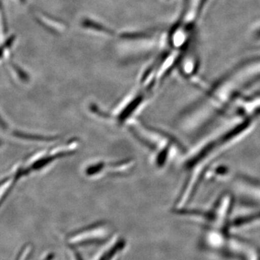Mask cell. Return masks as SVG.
Wrapping results in <instances>:
<instances>
[{
  "mask_svg": "<svg viewBox=\"0 0 260 260\" xmlns=\"http://www.w3.org/2000/svg\"><path fill=\"white\" fill-rule=\"evenodd\" d=\"M259 81L260 56L242 61L181 114L178 119L179 130L189 135L204 129L232 108L244 91Z\"/></svg>",
  "mask_w": 260,
  "mask_h": 260,
  "instance_id": "1",
  "label": "cell"
},
{
  "mask_svg": "<svg viewBox=\"0 0 260 260\" xmlns=\"http://www.w3.org/2000/svg\"><path fill=\"white\" fill-rule=\"evenodd\" d=\"M78 143L76 140L68 141L62 145L47 149L45 151L34 153L25 158L8 174L2 181V203L6 199L17 183L23 178L29 177L47 169L56 160H60L76 152Z\"/></svg>",
  "mask_w": 260,
  "mask_h": 260,
  "instance_id": "2",
  "label": "cell"
},
{
  "mask_svg": "<svg viewBox=\"0 0 260 260\" xmlns=\"http://www.w3.org/2000/svg\"><path fill=\"white\" fill-rule=\"evenodd\" d=\"M207 2L208 0H185L179 21L172 30L182 37L191 38Z\"/></svg>",
  "mask_w": 260,
  "mask_h": 260,
  "instance_id": "3",
  "label": "cell"
},
{
  "mask_svg": "<svg viewBox=\"0 0 260 260\" xmlns=\"http://www.w3.org/2000/svg\"><path fill=\"white\" fill-rule=\"evenodd\" d=\"M150 93L151 91L145 88L137 92L119 107L114 115L108 116V117L112 119L119 125L122 126L126 124L127 121L134 117L136 113L139 112L140 109L150 97L149 94Z\"/></svg>",
  "mask_w": 260,
  "mask_h": 260,
  "instance_id": "4",
  "label": "cell"
},
{
  "mask_svg": "<svg viewBox=\"0 0 260 260\" xmlns=\"http://www.w3.org/2000/svg\"><path fill=\"white\" fill-rule=\"evenodd\" d=\"M232 184L240 194L260 202V181L249 177H237L233 179Z\"/></svg>",
  "mask_w": 260,
  "mask_h": 260,
  "instance_id": "5",
  "label": "cell"
},
{
  "mask_svg": "<svg viewBox=\"0 0 260 260\" xmlns=\"http://www.w3.org/2000/svg\"><path fill=\"white\" fill-rule=\"evenodd\" d=\"M196 58L191 55L186 56L185 57H181L179 64H180L181 72L182 75L186 78H191L194 76V73L196 72L197 68Z\"/></svg>",
  "mask_w": 260,
  "mask_h": 260,
  "instance_id": "6",
  "label": "cell"
}]
</instances>
